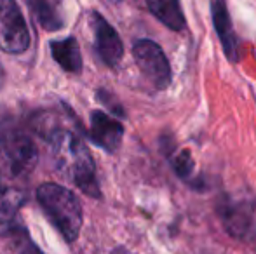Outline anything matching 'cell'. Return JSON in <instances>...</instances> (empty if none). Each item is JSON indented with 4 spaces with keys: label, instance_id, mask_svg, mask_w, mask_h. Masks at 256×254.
<instances>
[{
    "label": "cell",
    "instance_id": "6da1fadb",
    "mask_svg": "<svg viewBox=\"0 0 256 254\" xmlns=\"http://www.w3.org/2000/svg\"><path fill=\"white\" fill-rule=\"evenodd\" d=\"M46 138L51 143V153L56 169L61 176L68 181H74L89 197L100 199L98 178H96V166L91 157L89 148L74 131H61L54 129Z\"/></svg>",
    "mask_w": 256,
    "mask_h": 254
},
{
    "label": "cell",
    "instance_id": "8992f818",
    "mask_svg": "<svg viewBox=\"0 0 256 254\" xmlns=\"http://www.w3.org/2000/svg\"><path fill=\"white\" fill-rule=\"evenodd\" d=\"M30 45V31L16 0H0V49L21 54Z\"/></svg>",
    "mask_w": 256,
    "mask_h": 254
},
{
    "label": "cell",
    "instance_id": "277c9868",
    "mask_svg": "<svg viewBox=\"0 0 256 254\" xmlns=\"http://www.w3.org/2000/svg\"><path fill=\"white\" fill-rule=\"evenodd\" d=\"M225 232L237 241H256V197L248 192L225 193L216 204Z\"/></svg>",
    "mask_w": 256,
    "mask_h": 254
},
{
    "label": "cell",
    "instance_id": "9c48e42d",
    "mask_svg": "<svg viewBox=\"0 0 256 254\" xmlns=\"http://www.w3.org/2000/svg\"><path fill=\"white\" fill-rule=\"evenodd\" d=\"M89 138L106 152H115L124 138V127L117 119L104 112H92Z\"/></svg>",
    "mask_w": 256,
    "mask_h": 254
},
{
    "label": "cell",
    "instance_id": "3957f363",
    "mask_svg": "<svg viewBox=\"0 0 256 254\" xmlns=\"http://www.w3.org/2000/svg\"><path fill=\"white\" fill-rule=\"evenodd\" d=\"M0 159L14 178H24L35 169L38 150L26 131L12 120H0Z\"/></svg>",
    "mask_w": 256,
    "mask_h": 254
},
{
    "label": "cell",
    "instance_id": "ba28073f",
    "mask_svg": "<svg viewBox=\"0 0 256 254\" xmlns=\"http://www.w3.org/2000/svg\"><path fill=\"white\" fill-rule=\"evenodd\" d=\"M211 16L223 52H225L230 63H237L239 61L240 42L239 37L236 35V30H234L232 17H230L228 7H226V0H211Z\"/></svg>",
    "mask_w": 256,
    "mask_h": 254
},
{
    "label": "cell",
    "instance_id": "52a82bcc",
    "mask_svg": "<svg viewBox=\"0 0 256 254\" xmlns=\"http://www.w3.org/2000/svg\"><path fill=\"white\" fill-rule=\"evenodd\" d=\"M91 24L94 30L96 51L100 58L108 66H117L124 56V45H122L118 33L100 12L91 14Z\"/></svg>",
    "mask_w": 256,
    "mask_h": 254
},
{
    "label": "cell",
    "instance_id": "4fadbf2b",
    "mask_svg": "<svg viewBox=\"0 0 256 254\" xmlns=\"http://www.w3.org/2000/svg\"><path fill=\"white\" fill-rule=\"evenodd\" d=\"M42 28L56 31L63 28V16L58 0H26Z\"/></svg>",
    "mask_w": 256,
    "mask_h": 254
},
{
    "label": "cell",
    "instance_id": "7c38bea8",
    "mask_svg": "<svg viewBox=\"0 0 256 254\" xmlns=\"http://www.w3.org/2000/svg\"><path fill=\"white\" fill-rule=\"evenodd\" d=\"M51 52L54 61L64 71H70V73H80L82 71L80 49H78V44L74 37H68L64 40H54L51 44Z\"/></svg>",
    "mask_w": 256,
    "mask_h": 254
},
{
    "label": "cell",
    "instance_id": "9a60e30c",
    "mask_svg": "<svg viewBox=\"0 0 256 254\" xmlns=\"http://www.w3.org/2000/svg\"><path fill=\"white\" fill-rule=\"evenodd\" d=\"M21 254H42V253L38 251V249L35 248V246L32 244V242H28V244L24 246V249H23V251H21Z\"/></svg>",
    "mask_w": 256,
    "mask_h": 254
},
{
    "label": "cell",
    "instance_id": "2e32d148",
    "mask_svg": "<svg viewBox=\"0 0 256 254\" xmlns=\"http://www.w3.org/2000/svg\"><path fill=\"white\" fill-rule=\"evenodd\" d=\"M0 78H2V68H0Z\"/></svg>",
    "mask_w": 256,
    "mask_h": 254
},
{
    "label": "cell",
    "instance_id": "30bf717a",
    "mask_svg": "<svg viewBox=\"0 0 256 254\" xmlns=\"http://www.w3.org/2000/svg\"><path fill=\"white\" fill-rule=\"evenodd\" d=\"M24 202V195L18 188L0 185V234L16 230L18 213Z\"/></svg>",
    "mask_w": 256,
    "mask_h": 254
},
{
    "label": "cell",
    "instance_id": "5b68a950",
    "mask_svg": "<svg viewBox=\"0 0 256 254\" xmlns=\"http://www.w3.org/2000/svg\"><path fill=\"white\" fill-rule=\"evenodd\" d=\"M132 56L143 77L154 85L157 91H164L171 84V64L166 58L162 47L154 40L142 38L132 45Z\"/></svg>",
    "mask_w": 256,
    "mask_h": 254
},
{
    "label": "cell",
    "instance_id": "7a4b0ae2",
    "mask_svg": "<svg viewBox=\"0 0 256 254\" xmlns=\"http://www.w3.org/2000/svg\"><path fill=\"white\" fill-rule=\"evenodd\" d=\"M37 200L61 235L74 242L82 228V207L75 193L56 183H46L38 187Z\"/></svg>",
    "mask_w": 256,
    "mask_h": 254
},
{
    "label": "cell",
    "instance_id": "5bb4252c",
    "mask_svg": "<svg viewBox=\"0 0 256 254\" xmlns=\"http://www.w3.org/2000/svg\"><path fill=\"white\" fill-rule=\"evenodd\" d=\"M169 162H171L172 169L178 174L180 180L185 181L190 188H199L200 185H202V181L197 178L196 166H194V160L188 152H185V150H176V152L169 153Z\"/></svg>",
    "mask_w": 256,
    "mask_h": 254
},
{
    "label": "cell",
    "instance_id": "8fae6325",
    "mask_svg": "<svg viewBox=\"0 0 256 254\" xmlns=\"http://www.w3.org/2000/svg\"><path fill=\"white\" fill-rule=\"evenodd\" d=\"M150 12L160 21L164 26L172 31H182L186 26L185 14H183L180 0H146Z\"/></svg>",
    "mask_w": 256,
    "mask_h": 254
},
{
    "label": "cell",
    "instance_id": "e0dca14e",
    "mask_svg": "<svg viewBox=\"0 0 256 254\" xmlns=\"http://www.w3.org/2000/svg\"><path fill=\"white\" fill-rule=\"evenodd\" d=\"M114 2H122V0H114Z\"/></svg>",
    "mask_w": 256,
    "mask_h": 254
}]
</instances>
